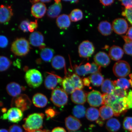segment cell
<instances>
[{
  "instance_id": "obj_46",
  "label": "cell",
  "mask_w": 132,
  "mask_h": 132,
  "mask_svg": "<svg viewBox=\"0 0 132 132\" xmlns=\"http://www.w3.org/2000/svg\"><path fill=\"white\" fill-rule=\"evenodd\" d=\"M8 40L7 38L5 36H0V47L4 48L8 45Z\"/></svg>"
},
{
  "instance_id": "obj_29",
  "label": "cell",
  "mask_w": 132,
  "mask_h": 132,
  "mask_svg": "<svg viewBox=\"0 0 132 132\" xmlns=\"http://www.w3.org/2000/svg\"><path fill=\"white\" fill-rule=\"evenodd\" d=\"M120 127V122L116 118H110L106 122V128L110 132H116L119 130Z\"/></svg>"
},
{
  "instance_id": "obj_47",
  "label": "cell",
  "mask_w": 132,
  "mask_h": 132,
  "mask_svg": "<svg viewBox=\"0 0 132 132\" xmlns=\"http://www.w3.org/2000/svg\"><path fill=\"white\" fill-rule=\"evenodd\" d=\"M9 132H23V130L19 125H14L10 127Z\"/></svg>"
},
{
  "instance_id": "obj_52",
  "label": "cell",
  "mask_w": 132,
  "mask_h": 132,
  "mask_svg": "<svg viewBox=\"0 0 132 132\" xmlns=\"http://www.w3.org/2000/svg\"><path fill=\"white\" fill-rule=\"evenodd\" d=\"M84 85L85 86H90L91 83L88 77L84 78L82 80Z\"/></svg>"
},
{
  "instance_id": "obj_64",
  "label": "cell",
  "mask_w": 132,
  "mask_h": 132,
  "mask_svg": "<svg viewBox=\"0 0 132 132\" xmlns=\"http://www.w3.org/2000/svg\"></svg>"
},
{
  "instance_id": "obj_58",
  "label": "cell",
  "mask_w": 132,
  "mask_h": 132,
  "mask_svg": "<svg viewBox=\"0 0 132 132\" xmlns=\"http://www.w3.org/2000/svg\"><path fill=\"white\" fill-rule=\"evenodd\" d=\"M65 2H70L71 3H72V4H74V3H78L79 2L78 1H64Z\"/></svg>"
},
{
  "instance_id": "obj_17",
  "label": "cell",
  "mask_w": 132,
  "mask_h": 132,
  "mask_svg": "<svg viewBox=\"0 0 132 132\" xmlns=\"http://www.w3.org/2000/svg\"><path fill=\"white\" fill-rule=\"evenodd\" d=\"M65 125L68 130L71 132L77 131L81 127L82 124L78 119L70 116L66 118Z\"/></svg>"
},
{
  "instance_id": "obj_15",
  "label": "cell",
  "mask_w": 132,
  "mask_h": 132,
  "mask_svg": "<svg viewBox=\"0 0 132 132\" xmlns=\"http://www.w3.org/2000/svg\"><path fill=\"white\" fill-rule=\"evenodd\" d=\"M13 15L10 6L2 5L0 6V23H5L10 20Z\"/></svg>"
},
{
  "instance_id": "obj_57",
  "label": "cell",
  "mask_w": 132,
  "mask_h": 132,
  "mask_svg": "<svg viewBox=\"0 0 132 132\" xmlns=\"http://www.w3.org/2000/svg\"><path fill=\"white\" fill-rule=\"evenodd\" d=\"M33 132H50L49 130H41V129L36 130Z\"/></svg>"
},
{
  "instance_id": "obj_31",
  "label": "cell",
  "mask_w": 132,
  "mask_h": 132,
  "mask_svg": "<svg viewBox=\"0 0 132 132\" xmlns=\"http://www.w3.org/2000/svg\"><path fill=\"white\" fill-rule=\"evenodd\" d=\"M100 111L98 109L94 107L88 108L86 112V116L87 119L90 121H95L98 120L100 116Z\"/></svg>"
},
{
  "instance_id": "obj_62",
  "label": "cell",
  "mask_w": 132,
  "mask_h": 132,
  "mask_svg": "<svg viewBox=\"0 0 132 132\" xmlns=\"http://www.w3.org/2000/svg\"><path fill=\"white\" fill-rule=\"evenodd\" d=\"M129 77H130V78L131 79V80H132V74H130Z\"/></svg>"
},
{
  "instance_id": "obj_9",
  "label": "cell",
  "mask_w": 132,
  "mask_h": 132,
  "mask_svg": "<svg viewBox=\"0 0 132 132\" xmlns=\"http://www.w3.org/2000/svg\"><path fill=\"white\" fill-rule=\"evenodd\" d=\"M95 51V47L93 44L88 40L83 41L79 46L78 53L81 57H90L94 53Z\"/></svg>"
},
{
  "instance_id": "obj_23",
  "label": "cell",
  "mask_w": 132,
  "mask_h": 132,
  "mask_svg": "<svg viewBox=\"0 0 132 132\" xmlns=\"http://www.w3.org/2000/svg\"><path fill=\"white\" fill-rule=\"evenodd\" d=\"M98 30L102 35L108 36L112 34L113 28L111 24L108 21H101L98 24Z\"/></svg>"
},
{
  "instance_id": "obj_22",
  "label": "cell",
  "mask_w": 132,
  "mask_h": 132,
  "mask_svg": "<svg viewBox=\"0 0 132 132\" xmlns=\"http://www.w3.org/2000/svg\"><path fill=\"white\" fill-rule=\"evenodd\" d=\"M123 50L118 46H112L109 51V56L110 58L114 61L120 60L123 57Z\"/></svg>"
},
{
  "instance_id": "obj_59",
  "label": "cell",
  "mask_w": 132,
  "mask_h": 132,
  "mask_svg": "<svg viewBox=\"0 0 132 132\" xmlns=\"http://www.w3.org/2000/svg\"><path fill=\"white\" fill-rule=\"evenodd\" d=\"M40 2L44 4V3H50L51 2V1H50V0H49V1H48V0H44V1H40Z\"/></svg>"
},
{
  "instance_id": "obj_30",
  "label": "cell",
  "mask_w": 132,
  "mask_h": 132,
  "mask_svg": "<svg viewBox=\"0 0 132 132\" xmlns=\"http://www.w3.org/2000/svg\"><path fill=\"white\" fill-rule=\"evenodd\" d=\"M62 85L63 90L68 94H72L75 89L70 77H66L62 80Z\"/></svg>"
},
{
  "instance_id": "obj_25",
  "label": "cell",
  "mask_w": 132,
  "mask_h": 132,
  "mask_svg": "<svg viewBox=\"0 0 132 132\" xmlns=\"http://www.w3.org/2000/svg\"><path fill=\"white\" fill-rule=\"evenodd\" d=\"M99 111L101 118L103 120L110 119L114 115L113 110L108 105H103L101 107Z\"/></svg>"
},
{
  "instance_id": "obj_35",
  "label": "cell",
  "mask_w": 132,
  "mask_h": 132,
  "mask_svg": "<svg viewBox=\"0 0 132 132\" xmlns=\"http://www.w3.org/2000/svg\"><path fill=\"white\" fill-rule=\"evenodd\" d=\"M86 112L85 107L81 105L75 106L72 110V113L74 116L78 118H83L85 116Z\"/></svg>"
},
{
  "instance_id": "obj_16",
  "label": "cell",
  "mask_w": 132,
  "mask_h": 132,
  "mask_svg": "<svg viewBox=\"0 0 132 132\" xmlns=\"http://www.w3.org/2000/svg\"><path fill=\"white\" fill-rule=\"evenodd\" d=\"M47 11L45 4L39 2L33 5L31 7V13L34 17L39 19L45 15Z\"/></svg>"
},
{
  "instance_id": "obj_7",
  "label": "cell",
  "mask_w": 132,
  "mask_h": 132,
  "mask_svg": "<svg viewBox=\"0 0 132 132\" xmlns=\"http://www.w3.org/2000/svg\"><path fill=\"white\" fill-rule=\"evenodd\" d=\"M131 67L128 63L124 61H120L116 63L113 67L114 75L118 77L127 76L129 73Z\"/></svg>"
},
{
  "instance_id": "obj_13",
  "label": "cell",
  "mask_w": 132,
  "mask_h": 132,
  "mask_svg": "<svg viewBox=\"0 0 132 132\" xmlns=\"http://www.w3.org/2000/svg\"><path fill=\"white\" fill-rule=\"evenodd\" d=\"M29 41L31 45L34 47H39L41 50L45 48L44 37L40 32L36 31L32 32L30 35Z\"/></svg>"
},
{
  "instance_id": "obj_43",
  "label": "cell",
  "mask_w": 132,
  "mask_h": 132,
  "mask_svg": "<svg viewBox=\"0 0 132 132\" xmlns=\"http://www.w3.org/2000/svg\"><path fill=\"white\" fill-rule=\"evenodd\" d=\"M122 14V16H125L130 23L132 24V8L125 9Z\"/></svg>"
},
{
  "instance_id": "obj_40",
  "label": "cell",
  "mask_w": 132,
  "mask_h": 132,
  "mask_svg": "<svg viewBox=\"0 0 132 132\" xmlns=\"http://www.w3.org/2000/svg\"><path fill=\"white\" fill-rule=\"evenodd\" d=\"M74 70L76 74L80 76H84L88 74L85 67V65H76L74 67Z\"/></svg>"
},
{
  "instance_id": "obj_28",
  "label": "cell",
  "mask_w": 132,
  "mask_h": 132,
  "mask_svg": "<svg viewBox=\"0 0 132 132\" xmlns=\"http://www.w3.org/2000/svg\"><path fill=\"white\" fill-rule=\"evenodd\" d=\"M65 65V59L62 56H55L54 57L52 61V67L55 70H60L63 69Z\"/></svg>"
},
{
  "instance_id": "obj_61",
  "label": "cell",
  "mask_w": 132,
  "mask_h": 132,
  "mask_svg": "<svg viewBox=\"0 0 132 132\" xmlns=\"http://www.w3.org/2000/svg\"><path fill=\"white\" fill-rule=\"evenodd\" d=\"M129 80L130 84L131 85V86L132 87V80Z\"/></svg>"
},
{
  "instance_id": "obj_50",
  "label": "cell",
  "mask_w": 132,
  "mask_h": 132,
  "mask_svg": "<svg viewBox=\"0 0 132 132\" xmlns=\"http://www.w3.org/2000/svg\"><path fill=\"white\" fill-rule=\"evenodd\" d=\"M122 5L126 8V9H130L132 8V0L129 1H120Z\"/></svg>"
},
{
  "instance_id": "obj_36",
  "label": "cell",
  "mask_w": 132,
  "mask_h": 132,
  "mask_svg": "<svg viewBox=\"0 0 132 132\" xmlns=\"http://www.w3.org/2000/svg\"><path fill=\"white\" fill-rule=\"evenodd\" d=\"M76 89L82 90L84 88L83 82L78 75L76 74H73L70 77Z\"/></svg>"
},
{
  "instance_id": "obj_1",
  "label": "cell",
  "mask_w": 132,
  "mask_h": 132,
  "mask_svg": "<svg viewBox=\"0 0 132 132\" xmlns=\"http://www.w3.org/2000/svg\"><path fill=\"white\" fill-rule=\"evenodd\" d=\"M44 114L34 113L29 115L24 119L23 128L27 132H33L43 128Z\"/></svg>"
},
{
  "instance_id": "obj_3",
  "label": "cell",
  "mask_w": 132,
  "mask_h": 132,
  "mask_svg": "<svg viewBox=\"0 0 132 132\" xmlns=\"http://www.w3.org/2000/svg\"><path fill=\"white\" fill-rule=\"evenodd\" d=\"M25 79L28 85L34 88L40 86L43 81L42 74L39 71L35 69L27 71L25 75Z\"/></svg>"
},
{
  "instance_id": "obj_24",
  "label": "cell",
  "mask_w": 132,
  "mask_h": 132,
  "mask_svg": "<svg viewBox=\"0 0 132 132\" xmlns=\"http://www.w3.org/2000/svg\"><path fill=\"white\" fill-rule=\"evenodd\" d=\"M71 21L69 15L66 14H62L57 18L56 23L59 28L66 29L70 27Z\"/></svg>"
},
{
  "instance_id": "obj_54",
  "label": "cell",
  "mask_w": 132,
  "mask_h": 132,
  "mask_svg": "<svg viewBox=\"0 0 132 132\" xmlns=\"http://www.w3.org/2000/svg\"><path fill=\"white\" fill-rule=\"evenodd\" d=\"M91 64L89 63L88 62L85 65L86 70L88 72V74H89V72L91 68Z\"/></svg>"
},
{
  "instance_id": "obj_39",
  "label": "cell",
  "mask_w": 132,
  "mask_h": 132,
  "mask_svg": "<svg viewBox=\"0 0 132 132\" xmlns=\"http://www.w3.org/2000/svg\"><path fill=\"white\" fill-rule=\"evenodd\" d=\"M123 128L128 132H132V117H126L124 119Z\"/></svg>"
},
{
  "instance_id": "obj_56",
  "label": "cell",
  "mask_w": 132,
  "mask_h": 132,
  "mask_svg": "<svg viewBox=\"0 0 132 132\" xmlns=\"http://www.w3.org/2000/svg\"><path fill=\"white\" fill-rule=\"evenodd\" d=\"M96 122L100 126H103L104 123V120L102 119H98L96 120Z\"/></svg>"
},
{
  "instance_id": "obj_12",
  "label": "cell",
  "mask_w": 132,
  "mask_h": 132,
  "mask_svg": "<svg viewBox=\"0 0 132 132\" xmlns=\"http://www.w3.org/2000/svg\"><path fill=\"white\" fill-rule=\"evenodd\" d=\"M112 28L117 34L122 35L128 31V26L127 22L123 18H118L114 20L112 23Z\"/></svg>"
},
{
  "instance_id": "obj_33",
  "label": "cell",
  "mask_w": 132,
  "mask_h": 132,
  "mask_svg": "<svg viewBox=\"0 0 132 132\" xmlns=\"http://www.w3.org/2000/svg\"><path fill=\"white\" fill-rule=\"evenodd\" d=\"M70 20L72 22H77L82 20L83 17V13L79 9H74L69 15Z\"/></svg>"
},
{
  "instance_id": "obj_37",
  "label": "cell",
  "mask_w": 132,
  "mask_h": 132,
  "mask_svg": "<svg viewBox=\"0 0 132 132\" xmlns=\"http://www.w3.org/2000/svg\"><path fill=\"white\" fill-rule=\"evenodd\" d=\"M11 61L7 57L0 56V72L7 70L11 65Z\"/></svg>"
},
{
  "instance_id": "obj_44",
  "label": "cell",
  "mask_w": 132,
  "mask_h": 132,
  "mask_svg": "<svg viewBox=\"0 0 132 132\" xmlns=\"http://www.w3.org/2000/svg\"><path fill=\"white\" fill-rule=\"evenodd\" d=\"M30 23V22L28 20L22 21L20 24L19 29L24 32H28Z\"/></svg>"
},
{
  "instance_id": "obj_53",
  "label": "cell",
  "mask_w": 132,
  "mask_h": 132,
  "mask_svg": "<svg viewBox=\"0 0 132 132\" xmlns=\"http://www.w3.org/2000/svg\"><path fill=\"white\" fill-rule=\"evenodd\" d=\"M52 132H67L64 129L60 127H57L54 128L52 130Z\"/></svg>"
},
{
  "instance_id": "obj_4",
  "label": "cell",
  "mask_w": 132,
  "mask_h": 132,
  "mask_svg": "<svg viewBox=\"0 0 132 132\" xmlns=\"http://www.w3.org/2000/svg\"><path fill=\"white\" fill-rule=\"evenodd\" d=\"M51 100L54 104L57 107L65 106L68 102L67 94L62 89L56 88L52 91Z\"/></svg>"
},
{
  "instance_id": "obj_10",
  "label": "cell",
  "mask_w": 132,
  "mask_h": 132,
  "mask_svg": "<svg viewBox=\"0 0 132 132\" xmlns=\"http://www.w3.org/2000/svg\"><path fill=\"white\" fill-rule=\"evenodd\" d=\"M44 84L46 88L49 90H54L58 84H61L62 81L61 77L56 74L47 72Z\"/></svg>"
},
{
  "instance_id": "obj_5",
  "label": "cell",
  "mask_w": 132,
  "mask_h": 132,
  "mask_svg": "<svg viewBox=\"0 0 132 132\" xmlns=\"http://www.w3.org/2000/svg\"><path fill=\"white\" fill-rule=\"evenodd\" d=\"M32 104L30 99L27 95L21 94L14 97L11 101V106L20 109L22 111L28 110Z\"/></svg>"
},
{
  "instance_id": "obj_38",
  "label": "cell",
  "mask_w": 132,
  "mask_h": 132,
  "mask_svg": "<svg viewBox=\"0 0 132 132\" xmlns=\"http://www.w3.org/2000/svg\"><path fill=\"white\" fill-rule=\"evenodd\" d=\"M122 37L125 42L124 51L126 54L132 55V40L127 36H123Z\"/></svg>"
},
{
  "instance_id": "obj_32",
  "label": "cell",
  "mask_w": 132,
  "mask_h": 132,
  "mask_svg": "<svg viewBox=\"0 0 132 132\" xmlns=\"http://www.w3.org/2000/svg\"><path fill=\"white\" fill-rule=\"evenodd\" d=\"M89 78L91 83L96 87L100 86L104 81V77L100 72L92 74Z\"/></svg>"
},
{
  "instance_id": "obj_27",
  "label": "cell",
  "mask_w": 132,
  "mask_h": 132,
  "mask_svg": "<svg viewBox=\"0 0 132 132\" xmlns=\"http://www.w3.org/2000/svg\"><path fill=\"white\" fill-rule=\"evenodd\" d=\"M54 51L50 48H45L41 50L40 56L43 61L46 62H50L54 57Z\"/></svg>"
},
{
  "instance_id": "obj_42",
  "label": "cell",
  "mask_w": 132,
  "mask_h": 132,
  "mask_svg": "<svg viewBox=\"0 0 132 132\" xmlns=\"http://www.w3.org/2000/svg\"><path fill=\"white\" fill-rule=\"evenodd\" d=\"M45 113L48 119L54 118L59 114V112L52 107H49L46 109Z\"/></svg>"
},
{
  "instance_id": "obj_11",
  "label": "cell",
  "mask_w": 132,
  "mask_h": 132,
  "mask_svg": "<svg viewBox=\"0 0 132 132\" xmlns=\"http://www.w3.org/2000/svg\"><path fill=\"white\" fill-rule=\"evenodd\" d=\"M87 100L89 104L92 107H97L103 105V95L96 90H93L87 94Z\"/></svg>"
},
{
  "instance_id": "obj_63",
  "label": "cell",
  "mask_w": 132,
  "mask_h": 132,
  "mask_svg": "<svg viewBox=\"0 0 132 132\" xmlns=\"http://www.w3.org/2000/svg\"><path fill=\"white\" fill-rule=\"evenodd\" d=\"M82 132L81 131H76V132Z\"/></svg>"
},
{
  "instance_id": "obj_26",
  "label": "cell",
  "mask_w": 132,
  "mask_h": 132,
  "mask_svg": "<svg viewBox=\"0 0 132 132\" xmlns=\"http://www.w3.org/2000/svg\"><path fill=\"white\" fill-rule=\"evenodd\" d=\"M101 85V90L103 94H112L113 93L115 88L113 81L110 79H105Z\"/></svg>"
},
{
  "instance_id": "obj_34",
  "label": "cell",
  "mask_w": 132,
  "mask_h": 132,
  "mask_svg": "<svg viewBox=\"0 0 132 132\" xmlns=\"http://www.w3.org/2000/svg\"><path fill=\"white\" fill-rule=\"evenodd\" d=\"M115 87L125 90L129 87L130 83L129 80L125 78H121L113 81Z\"/></svg>"
},
{
  "instance_id": "obj_49",
  "label": "cell",
  "mask_w": 132,
  "mask_h": 132,
  "mask_svg": "<svg viewBox=\"0 0 132 132\" xmlns=\"http://www.w3.org/2000/svg\"><path fill=\"white\" fill-rule=\"evenodd\" d=\"M127 103L129 109H132V90H130L127 97Z\"/></svg>"
},
{
  "instance_id": "obj_21",
  "label": "cell",
  "mask_w": 132,
  "mask_h": 132,
  "mask_svg": "<svg viewBox=\"0 0 132 132\" xmlns=\"http://www.w3.org/2000/svg\"><path fill=\"white\" fill-rule=\"evenodd\" d=\"M32 101L35 106L38 108H43L47 105L48 100L45 95L37 93L33 97Z\"/></svg>"
},
{
  "instance_id": "obj_8",
  "label": "cell",
  "mask_w": 132,
  "mask_h": 132,
  "mask_svg": "<svg viewBox=\"0 0 132 132\" xmlns=\"http://www.w3.org/2000/svg\"><path fill=\"white\" fill-rule=\"evenodd\" d=\"M110 106L113 110L115 116H119L126 113L129 109L127 103V97L118 98Z\"/></svg>"
},
{
  "instance_id": "obj_2",
  "label": "cell",
  "mask_w": 132,
  "mask_h": 132,
  "mask_svg": "<svg viewBox=\"0 0 132 132\" xmlns=\"http://www.w3.org/2000/svg\"><path fill=\"white\" fill-rule=\"evenodd\" d=\"M11 51L14 54L19 56L26 55L30 50L29 41L23 38L16 39L11 46Z\"/></svg>"
},
{
  "instance_id": "obj_55",
  "label": "cell",
  "mask_w": 132,
  "mask_h": 132,
  "mask_svg": "<svg viewBox=\"0 0 132 132\" xmlns=\"http://www.w3.org/2000/svg\"><path fill=\"white\" fill-rule=\"evenodd\" d=\"M127 36L132 40V26L129 29L127 33Z\"/></svg>"
},
{
  "instance_id": "obj_6",
  "label": "cell",
  "mask_w": 132,
  "mask_h": 132,
  "mask_svg": "<svg viewBox=\"0 0 132 132\" xmlns=\"http://www.w3.org/2000/svg\"><path fill=\"white\" fill-rule=\"evenodd\" d=\"M23 117L22 111L16 107H12L2 116V119L7 120L11 123H17L20 121Z\"/></svg>"
},
{
  "instance_id": "obj_45",
  "label": "cell",
  "mask_w": 132,
  "mask_h": 132,
  "mask_svg": "<svg viewBox=\"0 0 132 132\" xmlns=\"http://www.w3.org/2000/svg\"><path fill=\"white\" fill-rule=\"evenodd\" d=\"M91 68L89 72V74H94L100 72L101 71V67L97 65L95 62H93L91 63Z\"/></svg>"
},
{
  "instance_id": "obj_48",
  "label": "cell",
  "mask_w": 132,
  "mask_h": 132,
  "mask_svg": "<svg viewBox=\"0 0 132 132\" xmlns=\"http://www.w3.org/2000/svg\"><path fill=\"white\" fill-rule=\"evenodd\" d=\"M38 26L37 20L35 21H31L29 24V30L30 32L32 33L34 32L35 29H37Z\"/></svg>"
},
{
  "instance_id": "obj_51",
  "label": "cell",
  "mask_w": 132,
  "mask_h": 132,
  "mask_svg": "<svg viewBox=\"0 0 132 132\" xmlns=\"http://www.w3.org/2000/svg\"><path fill=\"white\" fill-rule=\"evenodd\" d=\"M114 2L113 0L110 1H100V2L103 5L105 6H108L111 5Z\"/></svg>"
},
{
  "instance_id": "obj_18",
  "label": "cell",
  "mask_w": 132,
  "mask_h": 132,
  "mask_svg": "<svg viewBox=\"0 0 132 132\" xmlns=\"http://www.w3.org/2000/svg\"><path fill=\"white\" fill-rule=\"evenodd\" d=\"M94 61L97 65L103 67H107L110 62L109 56L106 53L103 52L97 53L94 57Z\"/></svg>"
},
{
  "instance_id": "obj_14",
  "label": "cell",
  "mask_w": 132,
  "mask_h": 132,
  "mask_svg": "<svg viewBox=\"0 0 132 132\" xmlns=\"http://www.w3.org/2000/svg\"><path fill=\"white\" fill-rule=\"evenodd\" d=\"M6 89L8 94L14 98L21 94V93L25 90L26 88L16 82H12L6 86Z\"/></svg>"
},
{
  "instance_id": "obj_20",
  "label": "cell",
  "mask_w": 132,
  "mask_h": 132,
  "mask_svg": "<svg viewBox=\"0 0 132 132\" xmlns=\"http://www.w3.org/2000/svg\"><path fill=\"white\" fill-rule=\"evenodd\" d=\"M62 9V5L60 1H55V3L48 9L47 14L49 17L55 18L59 16Z\"/></svg>"
},
{
  "instance_id": "obj_60",
  "label": "cell",
  "mask_w": 132,
  "mask_h": 132,
  "mask_svg": "<svg viewBox=\"0 0 132 132\" xmlns=\"http://www.w3.org/2000/svg\"><path fill=\"white\" fill-rule=\"evenodd\" d=\"M0 132H9V131L5 129H0Z\"/></svg>"
},
{
  "instance_id": "obj_19",
  "label": "cell",
  "mask_w": 132,
  "mask_h": 132,
  "mask_svg": "<svg viewBox=\"0 0 132 132\" xmlns=\"http://www.w3.org/2000/svg\"><path fill=\"white\" fill-rule=\"evenodd\" d=\"M86 93L82 90L76 89L71 94V99L72 102L77 104H84L87 100Z\"/></svg>"
},
{
  "instance_id": "obj_41",
  "label": "cell",
  "mask_w": 132,
  "mask_h": 132,
  "mask_svg": "<svg viewBox=\"0 0 132 132\" xmlns=\"http://www.w3.org/2000/svg\"><path fill=\"white\" fill-rule=\"evenodd\" d=\"M112 94L120 98L127 97L128 95L126 90L122 89L117 87H115V90Z\"/></svg>"
}]
</instances>
